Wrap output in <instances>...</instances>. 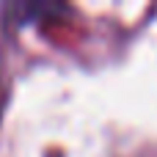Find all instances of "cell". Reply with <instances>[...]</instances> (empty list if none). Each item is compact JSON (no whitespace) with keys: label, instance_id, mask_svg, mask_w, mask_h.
Masks as SVG:
<instances>
[{"label":"cell","instance_id":"1","mask_svg":"<svg viewBox=\"0 0 157 157\" xmlns=\"http://www.w3.org/2000/svg\"><path fill=\"white\" fill-rule=\"evenodd\" d=\"M61 14H69V8L66 6H55V3H6L3 6V19H6L8 28L36 25L41 17L47 22H52Z\"/></svg>","mask_w":157,"mask_h":157}]
</instances>
